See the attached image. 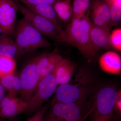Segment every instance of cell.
I'll use <instances>...</instances> for the list:
<instances>
[{
    "instance_id": "obj_13",
    "label": "cell",
    "mask_w": 121,
    "mask_h": 121,
    "mask_svg": "<svg viewBox=\"0 0 121 121\" xmlns=\"http://www.w3.org/2000/svg\"><path fill=\"white\" fill-rule=\"evenodd\" d=\"M110 30L99 27L91 23L90 37L91 43L96 51L112 48L110 43Z\"/></svg>"
},
{
    "instance_id": "obj_4",
    "label": "cell",
    "mask_w": 121,
    "mask_h": 121,
    "mask_svg": "<svg viewBox=\"0 0 121 121\" xmlns=\"http://www.w3.org/2000/svg\"><path fill=\"white\" fill-rule=\"evenodd\" d=\"M121 91L114 86H106L95 93L91 114L90 121H110L115 110V104Z\"/></svg>"
},
{
    "instance_id": "obj_22",
    "label": "cell",
    "mask_w": 121,
    "mask_h": 121,
    "mask_svg": "<svg viewBox=\"0 0 121 121\" xmlns=\"http://www.w3.org/2000/svg\"><path fill=\"white\" fill-rule=\"evenodd\" d=\"M110 9L114 25H117L121 20V0H104Z\"/></svg>"
},
{
    "instance_id": "obj_21",
    "label": "cell",
    "mask_w": 121,
    "mask_h": 121,
    "mask_svg": "<svg viewBox=\"0 0 121 121\" xmlns=\"http://www.w3.org/2000/svg\"><path fill=\"white\" fill-rule=\"evenodd\" d=\"M91 0H74L72 5V19L86 15L90 7Z\"/></svg>"
},
{
    "instance_id": "obj_6",
    "label": "cell",
    "mask_w": 121,
    "mask_h": 121,
    "mask_svg": "<svg viewBox=\"0 0 121 121\" xmlns=\"http://www.w3.org/2000/svg\"><path fill=\"white\" fill-rule=\"evenodd\" d=\"M19 75L21 86L20 98L27 103L34 94L40 80L36 58L26 63Z\"/></svg>"
},
{
    "instance_id": "obj_10",
    "label": "cell",
    "mask_w": 121,
    "mask_h": 121,
    "mask_svg": "<svg viewBox=\"0 0 121 121\" xmlns=\"http://www.w3.org/2000/svg\"><path fill=\"white\" fill-rule=\"evenodd\" d=\"M27 103L20 98L8 94L0 103V118L12 119L21 113L25 112Z\"/></svg>"
},
{
    "instance_id": "obj_23",
    "label": "cell",
    "mask_w": 121,
    "mask_h": 121,
    "mask_svg": "<svg viewBox=\"0 0 121 121\" xmlns=\"http://www.w3.org/2000/svg\"><path fill=\"white\" fill-rule=\"evenodd\" d=\"M111 47L121 52V29L117 28L113 30L110 36Z\"/></svg>"
},
{
    "instance_id": "obj_15",
    "label": "cell",
    "mask_w": 121,
    "mask_h": 121,
    "mask_svg": "<svg viewBox=\"0 0 121 121\" xmlns=\"http://www.w3.org/2000/svg\"><path fill=\"white\" fill-rule=\"evenodd\" d=\"M75 66L71 61L63 58L53 71L58 85L70 82L73 76Z\"/></svg>"
},
{
    "instance_id": "obj_30",
    "label": "cell",
    "mask_w": 121,
    "mask_h": 121,
    "mask_svg": "<svg viewBox=\"0 0 121 121\" xmlns=\"http://www.w3.org/2000/svg\"><path fill=\"white\" fill-rule=\"evenodd\" d=\"M3 32H2V29H1V28H0V36H1V35L3 34Z\"/></svg>"
},
{
    "instance_id": "obj_26",
    "label": "cell",
    "mask_w": 121,
    "mask_h": 121,
    "mask_svg": "<svg viewBox=\"0 0 121 121\" xmlns=\"http://www.w3.org/2000/svg\"><path fill=\"white\" fill-rule=\"evenodd\" d=\"M117 110L119 113L121 112V94L119 95L115 104V110Z\"/></svg>"
},
{
    "instance_id": "obj_7",
    "label": "cell",
    "mask_w": 121,
    "mask_h": 121,
    "mask_svg": "<svg viewBox=\"0 0 121 121\" xmlns=\"http://www.w3.org/2000/svg\"><path fill=\"white\" fill-rule=\"evenodd\" d=\"M20 11L27 20L42 35L60 43L59 35L54 24L48 20L33 12L20 4Z\"/></svg>"
},
{
    "instance_id": "obj_8",
    "label": "cell",
    "mask_w": 121,
    "mask_h": 121,
    "mask_svg": "<svg viewBox=\"0 0 121 121\" xmlns=\"http://www.w3.org/2000/svg\"><path fill=\"white\" fill-rule=\"evenodd\" d=\"M20 4L15 0H0V28L4 34L14 36Z\"/></svg>"
},
{
    "instance_id": "obj_1",
    "label": "cell",
    "mask_w": 121,
    "mask_h": 121,
    "mask_svg": "<svg viewBox=\"0 0 121 121\" xmlns=\"http://www.w3.org/2000/svg\"><path fill=\"white\" fill-rule=\"evenodd\" d=\"M90 12L89 9L84 16L71 19L64 29L61 43L75 47L90 61L95 58L98 52L92 45L90 37L92 22L89 18Z\"/></svg>"
},
{
    "instance_id": "obj_19",
    "label": "cell",
    "mask_w": 121,
    "mask_h": 121,
    "mask_svg": "<svg viewBox=\"0 0 121 121\" xmlns=\"http://www.w3.org/2000/svg\"><path fill=\"white\" fill-rule=\"evenodd\" d=\"M0 82L9 94L16 96L20 94L21 83L19 75L14 73L0 78Z\"/></svg>"
},
{
    "instance_id": "obj_18",
    "label": "cell",
    "mask_w": 121,
    "mask_h": 121,
    "mask_svg": "<svg viewBox=\"0 0 121 121\" xmlns=\"http://www.w3.org/2000/svg\"><path fill=\"white\" fill-rule=\"evenodd\" d=\"M72 0H58L52 5L57 16L61 22L71 21L73 16Z\"/></svg>"
},
{
    "instance_id": "obj_2",
    "label": "cell",
    "mask_w": 121,
    "mask_h": 121,
    "mask_svg": "<svg viewBox=\"0 0 121 121\" xmlns=\"http://www.w3.org/2000/svg\"><path fill=\"white\" fill-rule=\"evenodd\" d=\"M79 73L73 83L69 82L57 87L51 103L85 102L93 87L89 75L83 72Z\"/></svg>"
},
{
    "instance_id": "obj_20",
    "label": "cell",
    "mask_w": 121,
    "mask_h": 121,
    "mask_svg": "<svg viewBox=\"0 0 121 121\" xmlns=\"http://www.w3.org/2000/svg\"><path fill=\"white\" fill-rule=\"evenodd\" d=\"M16 68L14 58L0 56V78L15 73Z\"/></svg>"
},
{
    "instance_id": "obj_14",
    "label": "cell",
    "mask_w": 121,
    "mask_h": 121,
    "mask_svg": "<svg viewBox=\"0 0 121 121\" xmlns=\"http://www.w3.org/2000/svg\"><path fill=\"white\" fill-rule=\"evenodd\" d=\"M99 64L101 69L106 73L116 75L121 73V56L116 52L109 51L103 54L99 58Z\"/></svg>"
},
{
    "instance_id": "obj_24",
    "label": "cell",
    "mask_w": 121,
    "mask_h": 121,
    "mask_svg": "<svg viewBox=\"0 0 121 121\" xmlns=\"http://www.w3.org/2000/svg\"><path fill=\"white\" fill-rule=\"evenodd\" d=\"M58 0H16L17 2H22L24 5H33L47 4L52 5Z\"/></svg>"
},
{
    "instance_id": "obj_28",
    "label": "cell",
    "mask_w": 121,
    "mask_h": 121,
    "mask_svg": "<svg viewBox=\"0 0 121 121\" xmlns=\"http://www.w3.org/2000/svg\"><path fill=\"white\" fill-rule=\"evenodd\" d=\"M45 121H64L58 119L54 117L52 114H51L49 115L48 117L45 119Z\"/></svg>"
},
{
    "instance_id": "obj_11",
    "label": "cell",
    "mask_w": 121,
    "mask_h": 121,
    "mask_svg": "<svg viewBox=\"0 0 121 121\" xmlns=\"http://www.w3.org/2000/svg\"><path fill=\"white\" fill-rule=\"evenodd\" d=\"M24 5L32 12L43 17L51 22L58 31L61 43V38L64 34V29L63 28L61 21L57 16L52 5L39 4Z\"/></svg>"
},
{
    "instance_id": "obj_5",
    "label": "cell",
    "mask_w": 121,
    "mask_h": 121,
    "mask_svg": "<svg viewBox=\"0 0 121 121\" xmlns=\"http://www.w3.org/2000/svg\"><path fill=\"white\" fill-rule=\"evenodd\" d=\"M58 86L53 72L42 79L34 94L27 102L25 112L28 113L36 112L55 94Z\"/></svg>"
},
{
    "instance_id": "obj_9",
    "label": "cell",
    "mask_w": 121,
    "mask_h": 121,
    "mask_svg": "<svg viewBox=\"0 0 121 121\" xmlns=\"http://www.w3.org/2000/svg\"><path fill=\"white\" fill-rule=\"evenodd\" d=\"M84 103H52L51 114L64 121H80L84 114Z\"/></svg>"
},
{
    "instance_id": "obj_12",
    "label": "cell",
    "mask_w": 121,
    "mask_h": 121,
    "mask_svg": "<svg viewBox=\"0 0 121 121\" xmlns=\"http://www.w3.org/2000/svg\"><path fill=\"white\" fill-rule=\"evenodd\" d=\"M36 58L41 80L53 72L63 58L59 53L54 52L43 54Z\"/></svg>"
},
{
    "instance_id": "obj_29",
    "label": "cell",
    "mask_w": 121,
    "mask_h": 121,
    "mask_svg": "<svg viewBox=\"0 0 121 121\" xmlns=\"http://www.w3.org/2000/svg\"><path fill=\"white\" fill-rule=\"evenodd\" d=\"M0 121H13L12 119H8L0 118Z\"/></svg>"
},
{
    "instance_id": "obj_25",
    "label": "cell",
    "mask_w": 121,
    "mask_h": 121,
    "mask_svg": "<svg viewBox=\"0 0 121 121\" xmlns=\"http://www.w3.org/2000/svg\"><path fill=\"white\" fill-rule=\"evenodd\" d=\"M48 106L47 105L43 106L37 111L33 116L26 121H43L44 117Z\"/></svg>"
},
{
    "instance_id": "obj_27",
    "label": "cell",
    "mask_w": 121,
    "mask_h": 121,
    "mask_svg": "<svg viewBox=\"0 0 121 121\" xmlns=\"http://www.w3.org/2000/svg\"><path fill=\"white\" fill-rule=\"evenodd\" d=\"M5 95V90L0 82V103Z\"/></svg>"
},
{
    "instance_id": "obj_3",
    "label": "cell",
    "mask_w": 121,
    "mask_h": 121,
    "mask_svg": "<svg viewBox=\"0 0 121 121\" xmlns=\"http://www.w3.org/2000/svg\"><path fill=\"white\" fill-rule=\"evenodd\" d=\"M14 36L22 55L52 44L23 17L17 23Z\"/></svg>"
},
{
    "instance_id": "obj_16",
    "label": "cell",
    "mask_w": 121,
    "mask_h": 121,
    "mask_svg": "<svg viewBox=\"0 0 121 121\" xmlns=\"http://www.w3.org/2000/svg\"><path fill=\"white\" fill-rule=\"evenodd\" d=\"M91 13L102 17L107 24L110 30L114 26L109 6L104 0H91L90 5Z\"/></svg>"
},
{
    "instance_id": "obj_17",
    "label": "cell",
    "mask_w": 121,
    "mask_h": 121,
    "mask_svg": "<svg viewBox=\"0 0 121 121\" xmlns=\"http://www.w3.org/2000/svg\"><path fill=\"white\" fill-rule=\"evenodd\" d=\"M22 55L19 48L11 37L3 34L0 36V56L13 58Z\"/></svg>"
},
{
    "instance_id": "obj_31",
    "label": "cell",
    "mask_w": 121,
    "mask_h": 121,
    "mask_svg": "<svg viewBox=\"0 0 121 121\" xmlns=\"http://www.w3.org/2000/svg\"></svg>"
}]
</instances>
